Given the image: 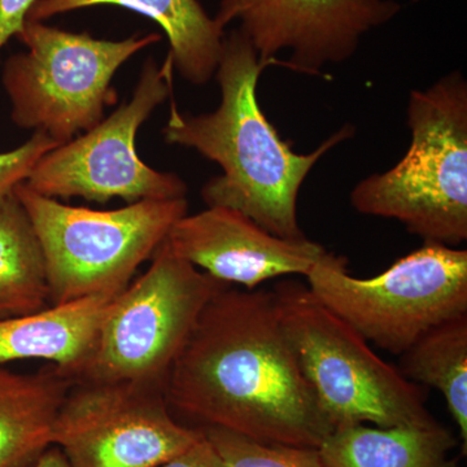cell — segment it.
<instances>
[{"label": "cell", "mask_w": 467, "mask_h": 467, "mask_svg": "<svg viewBox=\"0 0 467 467\" xmlns=\"http://www.w3.org/2000/svg\"><path fill=\"white\" fill-rule=\"evenodd\" d=\"M165 399L183 425L319 448L334 427L285 337L275 295L223 285L175 359Z\"/></svg>", "instance_id": "1"}, {"label": "cell", "mask_w": 467, "mask_h": 467, "mask_svg": "<svg viewBox=\"0 0 467 467\" xmlns=\"http://www.w3.org/2000/svg\"><path fill=\"white\" fill-rule=\"evenodd\" d=\"M266 67L247 36L238 27L232 30L223 39L216 70L220 106L192 116L180 112L173 101L162 134L167 143L198 150L223 169L202 187L208 207L235 209L279 238L303 239L297 218L301 186L319 160L353 137L355 129L344 125L313 152H295L257 99Z\"/></svg>", "instance_id": "2"}, {"label": "cell", "mask_w": 467, "mask_h": 467, "mask_svg": "<svg viewBox=\"0 0 467 467\" xmlns=\"http://www.w3.org/2000/svg\"><path fill=\"white\" fill-rule=\"evenodd\" d=\"M411 134L404 158L356 184L350 204L398 220L423 242L457 247L467 239V82L447 76L409 95Z\"/></svg>", "instance_id": "3"}, {"label": "cell", "mask_w": 467, "mask_h": 467, "mask_svg": "<svg viewBox=\"0 0 467 467\" xmlns=\"http://www.w3.org/2000/svg\"><path fill=\"white\" fill-rule=\"evenodd\" d=\"M272 291L285 337L334 429L438 422L426 408L425 389L380 358L308 285L285 276Z\"/></svg>", "instance_id": "4"}, {"label": "cell", "mask_w": 467, "mask_h": 467, "mask_svg": "<svg viewBox=\"0 0 467 467\" xmlns=\"http://www.w3.org/2000/svg\"><path fill=\"white\" fill-rule=\"evenodd\" d=\"M14 192L41 243L52 306L121 294L189 208L186 198L146 199L95 211L63 204L24 182Z\"/></svg>", "instance_id": "5"}, {"label": "cell", "mask_w": 467, "mask_h": 467, "mask_svg": "<svg viewBox=\"0 0 467 467\" xmlns=\"http://www.w3.org/2000/svg\"><path fill=\"white\" fill-rule=\"evenodd\" d=\"M306 278L325 306L396 356L436 326L467 315V251L441 243L423 242L365 279L350 275L346 257L327 251Z\"/></svg>", "instance_id": "6"}, {"label": "cell", "mask_w": 467, "mask_h": 467, "mask_svg": "<svg viewBox=\"0 0 467 467\" xmlns=\"http://www.w3.org/2000/svg\"><path fill=\"white\" fill-rule=\"evenodd\" d=\"M17 39L27 51L9 57L3 69L12 119L63 144L99 124L117 101L110 86L117 70L161 38L153 33L109 41L26 20Z\"/></svg>", "instance_id": "7"}, {"label": "cell", "mask_w": 467, "mask_h": 467, "mask_svg": "<svg viewBox=\"0 0 467 467\" xmlns=\"http://www.w3.org/2000/svg\"><path fill=\"white\" fill-rule=\"evenodd\" d=\"M150 260L149 270L110 303L77 382L138 383L165 392L202 309L226 284L178 256L167 239Z\"/></svg>", "instance_id": "8"}, {"label": "cell", "mask_w": 467, "mask_h": 467, "mask_svg": "<svg viewBox=\"0 0 467 467\" xmlns=\"http://www.w3.org/2000/svg\"><path fill=\"white\" fill-rule=\"evenodd\" d=\"M173 69L169 55L161 67L147 60L131 100L84 135L42 156L24 183L52 199L135 202L186 198L182 178L149 167L135 144L140 126L171 95Z\"/></svg>", "instance_id": "9"}, {"label": "cell", "mask_w": 467, "mask_h": 467, "mask_svg": "<svg viewBox=\"0 0 467 467\" xmlns=\"http://www.w3.org/2000/svg\"><path fill=\"white\" fill-rule=\"evenodd\" d=\"M202 438L173 416L164 389L129 382L73 383L52 430L72 467H158Z\"/></svg>", "instance_id": "10"}, {"label": "cell", "mask_w": 467, "mask_h": 467, "mask_svg": "<svg viewBox=\"0 0 467 467\" xmlns=\"http://www.w3.org/2000/svg\"><path fill=\"white\" fill-rule=\"evenodd\" d=\"M401 8L396 0H221L214 18L223 29L238 21L261 63L273 66L285 51V67L317 77L348 61Z\"/></svg>", "instance_id": "11"}, {"label": "cell", "mask_w": 467, "mask_h": 467, "mask_svg": "<svg viewBox=\"0 0 467 467\" xmlns=\"http://www.w3.org/2000/svg\"><path fill=\"white\" fill-rule=\"evenodd\" d=\"M167 242L178 256L202 272L247 290L270 279L306 276L327 254L317 242L279 238L242 212L226 207H208L181 217Z\"/></svg>", "instance_id": "12"}, {"label": "cell", "mask_w": 467, "mask_h": 467, "mask_svg": "<svg viewBox=\"0 0 467 467\" xmlns=\"http://www.w3.org/2000/svg\"><path fill=\"white\" fill-rule=\"evenodd\" d=\"M115 297H84L0 319V364L45 359L77 382L90 361L101 322Z\"/></svg>", "instance_id": "13"}, {"label": "cell", "mask_w": 467, "mask_h": 467, "mask_svg": "<svg viewBox=\"0 0 467 467\" xmlns=\"http://www.w3.org/2000/svg\"><path fill=\"white\" fill-rule=\"evenodd\" d=\"M99 5L129 9L155 21L167 34L174 69L190 84L205 85L216 75L225 29L199 0H38L26 20L46 21Z\"/></svg>", "instance_id": "14"}, {"label": "cell", "mask_w": 467, "mask_h": 467, "mask_svg": "<svg viewBox=\"0 0 467 467\" xmlns=\"http://www.w3.org/2000/svg\"><path fill=\"white\" fill-rule=\"evenodd\" d=\"M73 383L55 367L36 374L0 368V467H29L51 447L58 409Z\"/></svg>", "instance_id": "15"}, {"label": "cell", "mask_w": 467, "mask_h": 467, "mask_svg": "<svg viewBox=\"0 0 467 467\" xmlns=\"http://www.w3.org/2000/svg\"><path fill=\"white\" fill-rule=\"evenodd\" d=\"M450 430L431 426L337 427L319 445L326 467H457Z\"/></svg>", "instance_id": "16"}, {"label": "cell", "mask_w": 467, "mask_h": 467, "mask_svg": "<svg viewBox=\"0 0 467 467\" xmlns=\"http://www.w3.org/2000/svg\"><path fill=\"white\" fill-rule=\"evenodd\" d=\"M50 287L41 243L15 192L0 196V319L47 308Z\"/></svg>", "instance_id": "17"}, {"label": "cell", "mask_w": 467, "mask_h": 467, "mask_svg": "<svg viewBox=\"0 0 467 467\" xmlns=\"http://www.w3.org/2000/svg\"><path fill=\"white\" fill-rule=\"evenodd\" d=\"M399 370L416 384L444 396L467 447V315L436 326L400 356Z\"/></svg>", "instance_id": "18"}, {"label": "cell", "mask_w": 467, "mask_h": 467, "mask_svg": "<svg viewBox=\"0 0 467 467\" xmlns=\"http://www.w3.org/2000/svg\"><path fill=\"white\" fill-rule=\"evenodd\" d=\"M201 430L223 467H326L318 448L254 441L220 427Z\"/></svg>", "instance_id": "19"}, {"label": "cell", "mask_w": 467, "mask_h": 467, "mask_svg": "<svg viewBox=\"0 0 467 467\" xmlns=\"http://www.w3.org/2000/svg\"><path fill=\"white\" fill-rule=\"evenodd\" d=\"M57 146V140L47 134L36 131L17 149L0 153V196L14 192L17 184L26 182L42 156Z\"/></svg>", "instance_id": "20"}, {"label": "cell", "mask_w": 467, "mask_h": 467, "mask_svg": "<svg viewBox=\"0 0 467 467\" xmlns=\"http://www.w3.org/2000/svg\"><path fill=\"white\" fill-rule=\"evenodd\" d=\"M38 0H0V50L9 39L17 38L30 9Z\"/></svg>", "instance_id": "21"}, {"label": "cell", "mask_w": 467, "mask_h": 467, "mask_svg": "<svg viewBox=\"0 0 467 467\" xmlns=\"http://www.w3.org/2000/svg\"><path fill=\"white\" fill-rule=\"evenodd\" d=\"M158 467H223L220 457L204 434L189 450L182 451Z\"/></svg>", "instance_id": "22"}, {"label": "cell", "mask_w": 467, "mask_h": 467, "mask_svg": "<svg viewBox=\"0 0 467 467\" xmlns=\"http://www.w3.org/2000/svg\"><path fill=\"white\" fill-rule=\"evenodd\" d=\"M29 467H72L63 451L55 445L47 448Z\"/></svg>", "instance_id": "23"}]
</instances>
